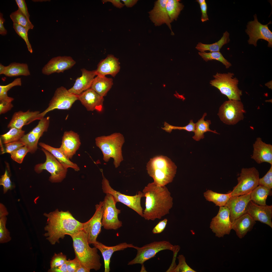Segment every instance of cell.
Wrapping results in <instances>:
<instances>
[{
	"label": "cell",
	"instance_id": "9c48e42d",
	"mask_svg": "<svg viewBox=\"0 0 272 272\" xmlns=\"http://www.w3.org/2000/svg\"><path fill=\"white\" fill-rule=\"evenodd\" d=\"M100 171L103 177L101 183L103 192L111 194L117 202H120L125 205L143 217V211L141 203V198L144 197L143 192L139 191L135 195L129 196L115 190L110 186L109 181L104 175L103 169Z\"/></svg>",
	"mask_w": 272,
	"mask_h": 272
},
{
	"label": "cell",
	"instance_id": "8992f818",
	"mask_svg": "<svg viewBox=\"0 0 272 272\" xmlns=\"http://www.w3.org/2000/svg\"><path fill=\"white\" fill-rule=\"evenodd\" d=\"M234 75L233 73L230 72L217 73L213 76L214 79L210 81V83L218 89L222 94L226 96L229 100H240L242 91L238 88L239 81L237 78L233 77Z\"/></svg>",
	"mask_w": 272,
	"mask_h": 272
},
{
	"label": "cell",
	"instance_id": "680465c9",
	"mask_svg": "<svg viewBox=\"0 0 272 272\" xmlns=\"http://www.w3.org/2000/svg\"><path fill=\"white\" fill-rule=\"evenodd\" d=\"M5 21V19L3 17V14L0 13V34L3 36L6 35L7 33V31L5 28L4 23Z\"/></svg>",
	"mask_w": 272,
	"mask_h": 272
},
{
	"label": "cell",
	"instance_id": "11a10c76",
	"mask_svg": "<svg viewBox=\"0 0 272 272\" xmlns=\"http://www.w3.org/2000/svg\"><path fill=\"white\" fill-rule=\"evenodd\" d=\"M13 107L12 102L5 100H0V114H5L10 110Z\"/></svg>",
	"mask_w": 272,
	"mask_h": 272
},
{
	"label": "cell",
	"instance_id": "94428289",
	"mask_svg": "<svg viewBox=\"0 0 272 272\" xmlns=\"http://www.w3.org/2000/svg\"><path fill=\"white\" fill-rule=\"evenodd\" d=\"M124 3L125 5L127 7H131L135 5L137 2V0H122Z\"/></svg>",
	"mask_w": 272,
	"mask_h": 272
},
{
	"label": "cell",
	"instance_id": "7bdbcfd3",
	"mask_svg": "<svg viewBox=\"0 0 272 272\" xmlns=\"http://www.w3.org/2000/svg\"><path fill=\"white\" fill-rule=\"evenodd\" d=\"M13 28L17 33L24 40L28 51L31 53H32L33 50L31 45L28 40L27 33L28 31L24 28L15 23L13 24Z\"/></svg>",
	"mask_w": 272,
	"mask_h": 272
},
{
	"label": "cell",
	"instance_id": "44dd1931",
	"mask_svg": "<svg viewBox=\"0 0 272 272\" xmlns=\"http://www.w3.org/2000/svg\"><path fill=\"white\" fill-rule=\"evenodd\" d=\"M167 0H158L154 3L153 9L149 12V18L155 26H159L166 24L174 35L172 31L170 19L166 8Z\"/></svg>",
	"mask_w": 272,
	"mask_h": 272
},
{
	"label": "cell",
	"instance_id": "30bf717a",
	"mask_svg": "<svg viewBox=\"0 0 272 272\" xmlns=\"http://www.w3.org/2000/svg\"><path fill=\"white\" fill-rule=\"evenodd\" d=\"M259 173L254 167L242 169L237 179V184L231 191V197L239 196L251 192L258 186Z\"/></svg>",
	"mask_w": 272,
	"mask_h": 272
},
{
	"label": "cell",
	"instance_id": "bcb514c9",
	"mask_svg": "<svg viewBox=\"0 0 272 272\" xmlns=\"http://www.w3.org/2000/svg\"><path fill=\"white\" fill-rule=\"evenodd\" d=\"M164 127L161 128L165 131L170 133L173 129L184 130L188 132H194L195 128V124L192 120L190 121L189 123L186 126L183 127H178L171 125L166 122L164 123Z\"/></svg>",
	"mask_w": 272,
	"mask_h": 272
},
{
	"label": "cell",
	"instance_id": "52a82bcc",
	"mask_svg": "<svg viewBox=\"0 0 272 272\" xmlns=\"http://www.w3.org/2000/svg\"><path fill=\"white\" fill-rule=\"evenodd\" d=\"M178 245H173L169 242L166 241H154L142 247H136L137 253L135 258L128 262V265L137 264L141 265L145 262L154 257L159 252L165 250H169L173 252L180 249Z\"/></svg>",
	"mask_w": 272,
	"mask_h": 272
},
{
	"label": "cell",
	"instance_id": "d6a6232c",
	"mask_svg": "<svg viewBox=\"0 0 272 272\" xmlns=\"http://www.w3.org/2000/svg\"><path fill=\"white\" fill-rule=\"evenodd\" d=\"M229 36V33L226 31L223 33L221 38L217 42L211 44H205L199 42L195 48L200 52H205L207 51H209L210 52L219 51L223 45L229 42L230 41Z\"/></svg>",
	"mask_w": 272,
	"mask_h": 272
},
{
	"label": "cell",
	"instance_id": "603a6c76",
	"mask_svg": "<svg viewBox=\"0 0 272 272\" xmlns=\"http://www.w3.org/2000/svg\"><path fill=\"white\" fill-rule=\"evenodd\" d=\"M78 100L88 111L102 110L104 97L90 88L78 95Z\"/></svg>",
	"mask_w": 272,
	"mask_h": 272
},
{
	"label": "cell",
	"instance_id": "7a4b0ae2",
	"mask_svg": "<svg viewBox=\"0 0 272 272\" xmlns=\"http://www.w3.org/2000/svg\"><path fill=\"white\" fill-rule=\"evenodd\" d=\"M142 192L146 198L143 216L145 220L160 219L169 213L173 206V198L165 186H159L153 182L145 186Z\"/></svg>",
	"mask_w": 272,
	"mask_h": 272
},
{
	"label": "cell",
	"instance_id": "4fadbf2b",
	"mask_svg": "<svg viewBox=\"0 0 272 272\" xmlns=\"http://www.w3.org/2000/svg\"><path fill=\"white\" fill-rule=\"evenodd\" d=\"M244 113L243 105L240 100H229L220 107L218 115L223 123L233 125L243 119Z\"/></svg>",
	"mask_w": 272,
	"mask_h": 272
},
{
	"label": "cell",
	"instance_id": "f546056e",
	"mask_svg": "<svg viewBox=\"0 0 272 272\" xmlns=\"http://www.w3.org/2000/svg\"><path fill=\"white\" fill-rule=\"evenodd\" d=\"M39 144L42 148L51 154L65 168L67 169L71 168L76 171L80 170L78 165L71 161L59 148H55L42 142L39 143Z\"/></svg>",
	"mask_w": 272,
	"mask_h": 272
},
{
	"label": "cell",
	"instance_id": "8fae6325",
	"mask_svg": "<svg viewBox=\"0 0 272 272\" xmlns=\"http://www.w3.org/2000/svg\"><path fill=\"white\" fill-rule=\"evenodd\" d=\"M42 151L46 157L44 163H39L35 165L34 170L38 174L45 170L51 174L49 180L52 183L61 182L66 177L67 171L65 168L50 152L42 148Z\"/></svg>",
	"mask_w": 272,
	"mask_h": 272
},
{
	"label": "cell",
	"instance_id": "277c9868",
	"mask_svg": "<svg viewBox=\"0 0 272 272\" xmlns=\"http://www.w3.org/2000/svg\"><path fill=\"white\" fill-rule=\"evenodd\" d=\"M147 170L153 182L160 186H164L172 182L176 173L177 167L168 157L157 156L150 159L147 165Z\"/></svg>",
	"mask_w": 272,
	"mask_h": 272
},
{
	"label": "cell",
	"instance_id": "ab89813d",
	"mask_svg": "<svg viewBox=\"0 0 272 272\" xmlns=\"http://www.w3.org/2000/svg\"><path fill=\"white\" fill-rule=\"evenodd\" d=\"M198 54L204 60L207 62L209 60H216L220 61L224 65L227 69L231 65V63L226 59L219 52H198Z\"/></svg>",
	"mask_w": 272,
	"mask_h": 272
},
{
	"label": "cell",
	"instance_id": "74e56055",
	"mask_svg": "<svg viewBox=\"0 0 272 272\" xmlns=\"http://www.w3.org/2000/svg\"><path fill=\"white\" fill-rule=\"evenodd\" d=\"M25 131L22 129L12 128L7 132L1 135L0 139L3 144H5L18 141L25 134Z\"/></svg>",
	"mask_w": 272,
	"mask_h": 272
},
{
	"label": "cell",
	"instance_id": "ac0fdd59",
	"mask_svg": "<svg viewBox=\"0 0 272 272\" xmlns=\"http://www.w3.org/2000/svg\"><path fill=\"white\" fill-rule=\"evenodd\" d=\"M250 192L239 196L231 197L225 206L228 209L230 218L232 223L237 218L246 213L247 205L251 200Z\"/></svg>",
	"mask_w": 272,
	"mask_h": 272
},
{
	"label": "cell",
	"instance_id": "03108f58",
	"mask_svg": "<svg viewBox=\"0 0 272 272\" xmlns=\"http://www.w3.org/2000/svg\"><path fill=\"white\" fill-rule=\"evenodd\" d=\"M196 2L199 4V5H201L204 2H206L205 0H197L196 1Z\"/></svg>",
	"mask_w": 272,
	"mask_h": 272
},
{
	"label": "cell",
	"instance_id": "b9f144b4",
	"mask_svg": "<svg viewBox=\"0 0 272 272\" xmlns=\"http://www.w3.org/2000/svg\"><path fill=\"white\" fill-rule=\"evenodd\" d=\"M7 218L6 216L0 217V243H7L11 240L10 232L6 227Z\"/></svg>",
	"mask_w": 272,
	"mask_h": 272
},
{
	"label": "cell",
	"instance_id": "e575fe53",
	"mask_svg": "<svg viewBox=\"0 0 272 272\" xmlns=\"http://www.w3.org/2000/svg\"><path fill=\"white\" fill-rule=\"evenodd\" d=\"M206 115V113H205L202 117L195 124V128L194 132L195 134L192 138L195 141H198L201 139L204 138V133L207 131L218 134L216 131L212 130L210 129L209 125L211 123L210 120H207L205 121L204 120Z\"/></svg>",
	"mask_w": 272,
	"mask_h": 272
},
{
	"label": "cell",
	"instance_id": "681fc988",
	"mask_svg": "<svg viewBox=\"0 0 272 272\" xmlns=\"http://www.w3.org/2000/svg\"><path fill=\"white\" fill-rule=\"evenodd\" d=\"M67 260L66 256L62 252L57 254L55 253L50 261V268L60 266L65 263Z\"/></svg>",
	"mask_w": 272,
	"mask_h": 272
},
{
	"label": "cell",
	"instance_id": "d590c367",
	"mask_svg": "<svg viewBox=\"0 0 272 272\" xmlns=\"http://www.w3.org/2000/svg\"><path fill=\"white\" fill-rule=\"evenodd\" d=\"M204 195L207 200L211 201L216 206H225L228 201L231 197V192L227 194H221L208 190L204 193Z\"/></svg>",
	"mask_w": 272,
	"mask_h": 272
},
{
	"label": "cell",
	"instance_id": "5bb4252c",
	"mask_svg": "<svg viewBox=\"0 0 272 272\" xmlns=\"http://www.w3.org/2000/svg\"><path fill=\"white\" fill-rule=\"evenodd\" d=\"M253 21H249L247 25L245 32L249 36L248 40L249 44L253 45L255 46H257V42L259 39L265 40L268 42V46L271 47L272 46V32L269 29L268 25L271 23L270 21L267 24L263 25L258 21L257 15H254Z\"/></svg>",
	"mask_w": 272,
	"mask_h": 272
},
{
	"label": "cell",
	"instance_id": "91938a15",
	"mask_svg": "<svg viewBox=\"0 0 272 272\" xmlns=\"http://www.w3.org/2000/svg\"><path fill=\"white\" fill-rule=\"evenodd\" d=\"M102 2L103 3L108 2H110L114 6L119 9L123 7L125 5L124 4L121 2L120 0H103L102 1Z\"/></svg>",
	"mask_w": 272,
	"mask_h": 272
},
{
	"label": "cell",
	"instance_id": "9f6ffc18",
	"mask_svg": "<svg viewBox=\"0 0 272 272\" xmlns=\"http://www.w3.org/2000/svg\"><path fill=\"white\" fill-rule=\"evenodd\" d=\"M200 6L201 13V20L202 22H203L209 20L207 13V5L205 2Z\"/></svg>",
	"mask_w": 272,
	"mask_h": 272
},
{
	"label": "cell",
	"instance_id": "7c38bea8",
	"mask_svg": "<svg viewBox=\"0 0 272 272\" xmlns=\"http://www.w3.org/2000/svg\"><path fill=\"white\" fill-rule=\"evenodd\" d=\"M103 202V210L102 226L107 230H116L122 226V222L118 218L121 210L116 207L117 202L111 194L107 193Z\"/></svg>",
	"mask_w": 272,
	"mask_h": 272
},
{
	"label": "cell",
	"instance_id": "f6af8a7d",
	"mask_svg": "<svg viewBox=\"0 0 272 272\" xmlns=\"http://www.w3.org/2000/svg\"><path fill=\"white\" fill-rule=\"evenodd\" d=\"M179 261L178 265L172 270V272H196L187 264L185 257L183 255H179L177 257Z\"/></svg>",
	"mask_w": 272,
	"mask_h": 272
},
{
	"label": "cell",
	"instance_id": "6da1fadb",
	"mask_svg": "<svg viewBox=\"0 0 272 272\" xmlns=\"http://www.w3.org/2000/svg\"><path fill=\"white\" fill-rule=\"evenodd\" d=\"M43 215L47 218L44 234L52 245L59 243L66 235L71 236L83 230V223L76 220L69 211H59L58 209Z\"/></svg>",
	"mask_w": 272,
	"mask_h": 272
},
{
	"label": "cell",
	"instance_id": "2e32d148",
	"mask_svg": "<svg viewBox=\"0 0 272 272\" xmlns=\"http://www.w3.org/2000/svg\"><path fill=\"white\" fill-rule=\"evenodd\" d=\"M232 224L228 208L225 206L220 207L218 214L212 219L210 227L216 236L220 238L230 234Z\"/></svg>",
	"mask_w": 272,
	"mask_h": 272
},
{
	"label": "cell",
	"instance_id": "4316f807",
	"mask_svg": "<svg viewBox=\"0 0 272 272\" xmlns=\"http://www.w3.org/2000/svg\"><path fill=\"white\" fill-rule=\"evenodd\" d=\"M120 64L118 58L113 55H108L98 64L95 70L96 76H104L109 75L114 77L120 71Z\"/></svg>",
	"mask_w": 272,
	"mask_h": 272
},
{
	"label": "cell",
	"instance_id": "6f0895ef",
	"mask_svg": "<svg viewBox=\"0 0 272 272\" xmlns=\"http://www.w3.org/2000/svg\"><path fill=\"white\" fill-rule=\"evenodd\" d=\"M48 271V272H67L66 262L65 263L60 266L54 268H50L49 269Z\"/></svg>",
	"mask_w": 272,
	"mask_h": 272
},
{
	"label": "cell",
	"instance_id": "816d5d0a",
	"mask_svg": "<svg viewBox=\"0 0 272 272\" xmlns=\"http://www.w3.org/2000/svg\"><path fill=\"white\" fill-rule=\"evenodd\" d=\"M67 272H76L80 266L81 264L78 258L75 256L73 259H70L66 262Z\"/></svg>",
	"mask_w": 272,
	"mask_h": 272
},
{
	"label": "cell",
	"instance_id": "ffe728a7",
	"mask_svg": "<svg viewBox=\"0 0 272 272\" xmlns=\"http://www.w3.org/2000/svg\"><path fill=\"white\" fill-rule=\"evenodd\" d=\"M76 63L75 61L70 56L54 57L43 67L42 72L43 74L48 75L55 73H63L71 68Z\"/></svg>",
	"mask_w": 272,
	"mask_h": 272
},
{
	"label": "cell",
	"instance_id": "ee69618b",
	"mask_svg": "<svg viewBox=\"0 0 272 272\" xmlns=\"http://www.w3.org/2000/svg\"><path fill=\"white\" fill-rule=\"evenodd\" d=\"M29 150L27 146L25 145L15 150L10 154L11 158L19 163H21Z\"/></svg>",
	"mask_w": 272,
	"mask_h": 272
},
{
	"label": "cell",
	"instance_id": "f1b7e54d",
	"mask_svg": "<svg viewBox=\"0 0 272 272\" xmlns=\"http://www.w3.org/2000/svg\"><path fill=\"white\" fill-rule=\"evenodd\" d=\"M256 221L249 214L246 213L232 223V229L235 231L238 237L241 239L252 229Z\"/></svg>",
	"mask_w": 272,
	"mask_h": 272
},
{
	"label": "cell",
	"instance_id": "8d00e7d4",
	"mask_svg": "<svg viewBox=\"0 0 272 272\" xmlns=\"http://www.w3.org/2000/svg\"><path fill=\"white\" fill-rule=\"evenodd\" d=\"M178 0H167L166 4V10L171 23L178 18L184 5Z\"/></svg>",
	"mask_w": 272,
	"mask_h": 272
},
{
	"label": "cell",
	"instance_id": "c3c4849f",
	"mask_svg": "<svg viewBox=\"0 0 272 272\" xmlns=\"http://www.w3.org/2000/svg\"><path fill=\"white\" fill-rule=\"evenodd\" d=\"M258 185H260L271 190L272 188V165L266 174L259 179Z\"/></svg>",
	"mask_w": 272,
	"mask_h": 272
},
{
	"label": "cell",
	"instance_id": "f5cc1de1",
	"mask_svg": "<svg viewBox=\"0 0 272 272\" xmlns=\"http://www.w3.org/2000/svg\"><path fill=\"white\" fill-rule=\"evenodd\" d=\"M15 2L18 7V9L28 20L30 21L29 20L30 15L28 12L25 1L24 0H16Z\"/></svg>",
	"mask_w": 272,
	"mask_h": 272
},
{
	"label": "cell",
	"instance_id": "3957f363",
	"mask_svg": "<svg viewBox=\"0 0 272 272\" xmlns=\"http://www.w3.org/2000/svg\"><path fill=\"white\" fill-rule=\"evenodd\" d=\"M71 237L75 256L81 264L90 270H99L101 264L97 249L89 246L87 233L82 230Z\"/></svg>",
	"mask_w": 272,
	"mask_h": 272
},
{
	"label": "cell",
	"instance_id": "d4e9b609",
	"mask_svg": "<svg viewBox=\"0 0 272 272\" xmlns=\"http://www.w3.org/2000/svg\"><path fill=\"white\" fill-rule=\"evenodd\" d=\"M93 245L99 250L102 254L104 261L105 272L110 271L111 258L115 252L122 250L127 248H133L135 249L137 247L132 244H128L126 242L120 243L113 246H108L97 241Z\"/></svg>",
	"mask_w": 272,
	"mask_h": 272
},
{
	"label": "cell",
	"instance_id": "ba28073f",
	"mask_svg": "<svg viewBox=\"0 0 272 272\" xmlns=\"http://www.w3.org/2000/svg\"><path fill=\"white\" fill-rule=\"evenodd\" d=\"M77 100H78V95L70 92L64 87H59L55 91L48 107L39 114L37 120H40L49 112L55 109L69 110Z\"/></svg>",
	"mask_w": 272,
	"mask_h": 272
},
{
	"label": "cell",
	"instance_id": "e7e4bbea",
	"mask_svg": "<svg viewBox=\"0 0 272 272\" xmlns=\"http://www.w3.org/2000/svg\"><path fill=\"white\" fill-rule=\"evenodd\" d=\"M142 267L140 271V272H147L146 269L145 267H144V264L141 265Z\"/></svg>",
	"mask_w": 272,
	"mask_h": 272
},
{
	"label": "cell",
	"instance_id": "4dcf8cb0",
	"mask_svg": "<svg viewBox=\"0 0 272 272\" xmlns=\"http://www.w3.org/2000/svg\"><path fill=\"white\" fill-rule=\"evenodd\" d=\"M113 84L111 78L97 76L93 80L91 88L100 96H106Z\"/></svg>",
	"mask_w": 272,
	"mask_h": 272
},
{
	"label": "cell",
	"instance_id": "f35d334b",
	"mask_svg": "<svg viewBox=\"0 0 272 272\" xmlns=\"http://www.w3.org/2000/svg\"><path fill=\"white\" fill-rule=\"evenodd\" d=\"M10 17L13 23L19 25L26 29L28 31L33 28L34 26L31 22L28 20L19 9L12 13Z\"/></svg>",
	"mask_w": 272,
	"mask_h": 272
},
{
	"label": "cell",
	"instance_id": "7402d4cb",
	"mask_svg": "<svg viewBox=\"0 0 272 272\" xmlns=\"http://www.w3.org/2000/svg\"><path fill=\"white\" fill-rule=\"evenodd\" d=\"M81 145L79 135L72 130L65 131L60 149L69 159H71Z\"/></svg>",
	"mask_w": 272,
	"mask_h": 272
},
{
	"label": "cell",
	"instance_id": "6125c7cd",
	"mask_svg": "<svg viewBox=\"0 0 272 272\" xmlns=\"http://www.w3.org/2000/svg\"><path fill=\"white\" fill-rule=\"evenodd\" d=\"M8 213L5 207L2 203L0 204V217L6 216Z\"/></svg>",
	"mask_w": 272,
	"mask_h": 272
},
{
	"label": "cell",
	"instance_id": "7dc6e473",
	"mask_svg": "<svg viewBox=\"0 0 272 272\" xmlns=\"http://www.w3.org/2000/svg\"><path fill=\"white\" fill-rule=\"evenodd\" d=\"M0 142L2 154L5 153L10 154L20 147L25 145L23 143L19 141L5 144L4 148L2 141L0 140Z\"/></svg>",
	"mask_w": 272,
	"mask_h": 272
},
{
	"label": "cell",
	"instance_id": "9a60e30c",
	"mask_svg": "<svg viewBox=\"0 0 272 272\" xmlns=\"http://www.w3.org/2000/svg\"><path fill=\"white\" fill-rule=\"evenodd\" d=\"M95 211L92 217L83 223V230L87 233L89 244H94L97 241V237L101 231L103 210V201L95 206Z\"/></svg>",
	"mask_w": 272,
	"mask_h": 272
},
{
	"label": "cell",
	"instance_id": "836d02e7",
	"mask_svg": "<svg viewBox=\"0 0 272 272\" xmlns=\"http://www.w3.org/2000/svg\"><path fill=\"white\" fill-rule=\"evenodd\" d=\"M272 195L271 190L264 186L258 185L250 193V199L255 203L265 206L268 196Z\"/></svg>",
	"mask_w": 272,
	"mask_h": 272
},
{
	"label": "cell",
	"instance_id": "1f68e13d",
	"mask_svg": "<svg viewBox=\"0 0 272 272\" xmlns=\"http://www.w3.org/2000/svg\"><path fill=\"white\" fill-rule=\"evenodd\" d=\"M3 74L12 77L20 76H28L30 73L26 63L13 62L5 66Z\"/></svg>",
	"mask_w": 272,
	"mask_h": 272
},
{
	"label": "cell",
	"instance_id": "cb8c5ba5",
	"mask_svg": "<svg viewBox=\"0 0 272 272\" xmlns=\"http://www.w3.org/2000/svg\"><path fill=\"white\" fill-rule=\"evenodd\" d=\"M253 151L251 158L257 163L266 162L272 165V145L263 142L259 137L253 144Z\"/></svg>",
	"mask_w": 272,
	"mask_h": 272
},
{
	"label": "cell",
	"instance_id": "d6986e66",
	"mask_svg": "<svg viewBox=\"0 0 272 272\" xmlns=\"http://www.w3.org/2000/svg\"><path fill=\"white\" fill-rule=\"evenodd\" d=\"M246 213L249 214L255 221H258L272 228V206L257 205L251 200L246 209Z\"/></svg>",
	"mask_w": 272,
	"mask_h": 272
},
{
	"label": "cell",
	"instance_id": "e0dca14e",
	"mask_svg": "<svg viewBox=\"0 0 272 272\" xmlns=\"http://www.w3.org/2000/svg\"><path fill=\"white\" fill-rule=\"evenodd\" d=\"M50 122L49 117L42 118L35 127L19 140L25 144L30 153H35L38 149L39 140L44 133L47 131Z\"/></svg>",
	"mask_w": 272,
	"mask_h": 272
},
{
	"label": "cell",
	"instance_id": "83f0119b",
	"mask_svg": "<svg viewBox=\"0 0 272 272\" xmlns=\"http://www.w3.org/2000/svg\"><path fill=\"white\" fill-rule=\"evenodd\" d=\"M40 113L38 111H30L29 110L25 112L20 111L15 112L13 114L7 127L10 129L15 127L22 129L24 126L36 120L37 117Z\"/></svg>",
	"mask_w": 272,
	"mask_h": 272
},
{
	"label": "cell",
	"instance_id": "60d3db41",
	"mask_svg": "<svg viewBox=\"0 0 272 272\" xmlns=\"http://www.w3.org/2000/svg\"><path fill=\"white\" fill-rule=\"evenodd\" d=\"M22 85L21 79L17 78L13 82L5 85H0V100H5L12 102L14 98L9 96L7 92L13 87L16 86H21Z\"/></svg>",
	"mask_w": 272,
	"mask_h": 272
},
{
	"label": "cell",
	"instance_id": "5b68a950",
	"mask_svg": "<svg viewBox=\"0 0 272 272\" xmlns=\"http://www.w3.org/2000/svg\"><path fill=\"white\" fill-rule=\"evenodd\" d=\"M95 140L96 146L102 152L104 161L108 162L112 158L115 167H118L123 160L122 148L125 141L123 135L114 133L96 137Z\"/></svg>",
	"mask_w": 272,
	"mask_h": 272
},
{
	"label": "cell",
	"instance_id": "be15d7a7",
	"mask_svg": "<svg viewBox=\"0 0 272 272\" xmlns=\"http://www.w3.org/2000/svg\"><path fill=\"white\" fill-rule=\"evenodd\" d=\"M90 270L88 269L82 264L80 266L76 272H89Z\"/></svg>",
	"mask_w": 272,
	"mask_h": 272
},
{
	"label": "cell",
	"instance_id": "f907efd6",
	"mask_svg": "<svg viewBox=\"0 0 272 272\" xmlns=\"http://www.w3.org/2000/svg\"><path fill=\"white\" fill-rule=\"evenodd\" d=\"M0 185L3 186L4 193H5L9 190H11L13 188V185L6 169L4 174L1 176L0 179Z\"/></svg>",
	"mask_w": 272,
	"mask_h": 272
},
{
	"label": "cell",
	"instance_id": "484cf974",
	"mask_svg": "<svg viewBox=\"0 0 272 272\" xmlns=\"http://www.w3.org/2000/svg\"><path fill=\"white\" fill-rule=\"evenodd\" d=\"M81 70L82 75L76 79L74 85L68 90L70 92L77 95L91 88L96 75L95 70L89 71L83 68Z\"/></svg>",
	"mask_w": 272,
	"mask_h": 272
},
{
	"label": "cell",
	"instance_id": "db71d44e",
	"mask_svg": "<svg viewBox=\"0 0 272 272\" xmlns=\"http://www.w3.org/2000/svg\"><path fill=\"white\" fill-rule=\"evenodd\" d=\"M167 221V219L165 218L160 221L153 229V233L154 234H159L161 233L165 229Z\"/></svg>",
	"mask_w": 272,
	"mask_h": 272
}]
</instances>
